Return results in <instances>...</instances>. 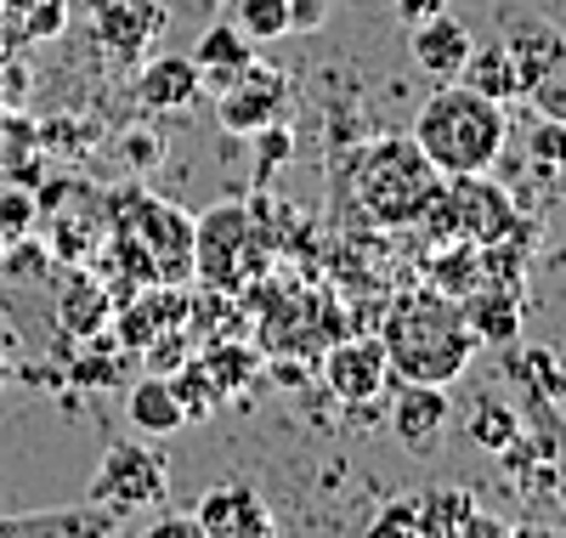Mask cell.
<instances>
[{
	"label": "cell",
	"mask_w": 566,
	"mask_h": 538,
	"mask_svg": "<svg viewBox=\"0 0 566 538\" xmlns=\"http://www.w3.org/2000/svg\"><path fill=\"white\" fill-rule=\"evenodd\" d=\"M413 142L442 176H482L499 165L504 142H510V108L482 96L476 85L448 80L413 114Z\"/></svg>",
	"instance_id": "cell-2"
},
{
	"label": "cell",
	"mask_w": 566,
	"mask_h": 538,
	"mask_svg": "<svg viewBox=\"0 0 566 538\" xmlns=\"http://www.w3.org/2000/svg\"><path fill=\"white\" fill-rule=\"evenodd\" d=\"M119 154H125L130 170H159V165H165V136L142 125V131H130V136L119 142Z\"/></svg>",
	"instance_id": "cell-30"
},
{
	"label": "cell",
	"mask_w": 566,
	"mask_h": 538,
	"mask_svg": "<svg viewBox=\"0 0 566 538\" xmlns=\"http://www.w3.org/2000/svg\"><path fill=\"white\" fill-rule=\"evenodd\" d=\"M464 85H476L482 96H493V103H522L527 96V80H522V63H515V45L510 40H493V45H470V63H464V74H459Z\"/></svg>",
	"instance_id": "cell-19"
},
{
	"label": "cell",
	"mask_w": 566,
	"mask_h": 538,
	"mask_svg": "<svg viewBox=\"0 0 566 538\" xmlns=\"http://www.w3.org/2000/svg\"><path fill=\"white\" fill-rule=\"evenodd\" d=\"M148 538H205V532H199L193 516H165V521L148 527Z\"/></svg>",
	"instance_id": "cell-35"
},
{
	"label": "cell",
	"mask_w": 566,
	"mask_h": 538,
	"mask_svg": "<svg viewBox=\"0 0 566 538\" xmlns=\"http://www.w3.org/2000/svg\"><path fill=\"white\" fill-rule=\"evenodd\" d=\"M510 532V521H499V516H482V505H476V516L464 521V532L459 538H504Z\"/></svg>",
	"instance_id": "cell-36"
},
{
	"label": "cell",
	"mask_w": 566,
	"mask_h": 538,
	"mask_svg": "<svg viewBox=\"0 0 566 538\" xmlns=\"http://www.w3.org/2000/svg\"><path fill=\"white\" fill-rule=\"evenodd\" d=\"M283 108H290V74L266 69L261 58H255L239 80H232V85H221V91H216L221 131H232V136H255L261 125L283 120Z\"/></svg>",
	"instance_id": "cell-11"
},
{
	"label": "cell",
	"mask_w": 566,
	"mask_h": 538,
	"mask_svg": "<svg viewBox=\"0 0 566 538\" xmlns=\"http://www.w3.org/2000/svg\"><path fill=\"white\" fill-rule=\"evenodd\" d=\"M119 256L136 261L142 283H187L193 278V216L154 199V193H125L119 199Z\"/></svg>",
	"instance_id": "cell-4"
},
{
	"label": "cell",
	"mask_w": 566,
	"mask_h": 538,
	"mask_svg": "<svg viewBox=\"0 0 566 538\" xmlns=\"http://www.w3.org/2000/svg\"><path fill=\"white\" fill-rule=\"evenodd\" d=\"M504 40L515 45V63H522L527 103L544 120L566 125V34L549 29V23H515Z\"/></svg>",
	"instance_id": "cell-9"
},
{
	"label": "cell",
	"mask_w": 566,
	"mask_h": 538,
	"mask_svg": "<svg viewBox=\"0 0 566 538\" xmlns=\"http://www.w3.org/2000/svg\"><path fill=\"white\" fill-rule=\"evenodd\" d=\"M323 385L335 391L346 408H368L391 391V363H386V346L380 334H352V340H335L323 352Z\"/></svg>",
	"instance_id": "cell-10"
},
{
	"label": "cell",
	"mask_w": 566,
	"mask_h": 538,
	"mask_svg": "<svg viewBox=\"0 0 566 538\" xmlns=\"http://www.w3.org/2000/svg\"><path fill=\"white\" fill-rule=\"evenodd\" d=\"M522 221L515 216V199L482 176H442V193L431 216H424V227H431L437 238H464V244H499L510 238V227Z\"/></svg>",
	"instance_id": "cell-6"
},
{
	"label": "cell",
	"mask_w": 566,
	"mask_h": 538,
	"mask_svg": "<svg viewBox=\"0 0 566 538\" xmlns=\"http://www.w3.org/2000/svg\"><path fill=\"white\" fill-rule=\"evenodd\" d=\"M34 136H40V154H80L97 142V125H85L74 114H52V120L34 125Z\"/></svg>",
	"instance_id": "cell-26"
},
{
	"label": "cell",
	"mask_w": 566,
	"mask_h": 538,
	"mask_svg": "<svg viewBox=\"0 0 566 538\" xmlns=\"http://www.w3.org/2000/svg\"><path fill=\"white\" fill-rule=\"evenodd\" d=\"M397 7V18L413 29V23H424V18H437V12H448V0H391Z\"/></svg>",
	"instance_id": "cell-34"
},
{
	"label": "cell",
	"mask_w": 566,
	"mask_h": 538,
	"mask_svg": "<svg viewBox=\"0 0 566 538\" xmlns=\"http://www.w3.org/2000/svg\"><path fill=\"white\" fill-rule=\"evenodd\" d=\"M125 521L103 505H91L85 510H52V516H0V532H119Z\"/></svg>",
	"instance_id": "cell-22"
},
{
	"label": "cell",
	"mask_w": 566,
	"mask_h": 538,
	"mask_svg": "<svg viewBox=\"0 0 566 538\" xmlns=\"http://www.w3.org/2000/svg\"><path fill=\"white\" fill-rule=\"evenodd\" d=\"M232 23H239L255 45L290 34V0H232Z\"/></svg>",
	"instance_id": "cell-25"
},
{
	"label": "cell",
	"mask_w": 566,
	"mask_h": 538,
	"mask_svg": "<svg viewBox=\"0 0 566 538\" xmlns=\"http://www.w3.org/2000/svg\"><path fill=\"white\" fill-rule=\"evenodd\" d=\"M0 114H7V108H0Z\"/></svg>",
	"instance_id": "cell-41"
},
{
	"label": "cell",
	"mask_w": 566,
	"mask_h": 538,
	"mask_svg": "<svg viewBox=\"0 0 566 538\" xmlns=\"http://www.w3.org/2000/svg\"><path fill=\"white\" fill-rule=\"evenodd\" d=\"M476 516V494L470 487H419V494H397L380 516L368 521V532H419V538H459L464 521Z\"/></svg>",
	"instance_id": "cell-8"
},
{
	"label": "cell",
	"mask_w": 566,
	"mask_h": 538,
	"mask_svg": "<svg viewBox=\"0 0 566 538\" xmlns=\"http://www.w3.org/2000/svg\"><path fill=\"white\" fill-rule=\"evenodd\" d=\"M91 505L114 510L119 521H130L136 510H159L170 499V459L148 443H108V454L97 459V476L85 487Z\"/></svg>",
	"instance_id": "cell-5"
},
{
	"label": "cell",
	"mask_w": 566,
	"mask_h": 538,
	"mask_svg": "<svg viewBox=\"0 0 566 538\" xmlns=\"http://www.w3.org/2000/svg\"><path fill=\"white\" fill-rule=\"evenodd\" d=\"M7 244H12V238H7V232H0V261H7Z\"/></svg>",
	"instance_id": "cell-38"
},
{
	"label": "cell",
	"mask_w": 566,
	"mask_h": 538,
	"mask_svg": "<svg viewBox=\"0 0 566 538\" xmlns=\"http://www.w3.org/2000/svg\"><path fill=\"white\" fill-rule=\"evenodd\" d=\"M255 52L261 45L232 23V18H221V23H210L205 34H199V45H193V63H199V80L210 85V91H221V85H232L250 63H255Z\"/></svg>",
	"instance_id": "cell-16"
},
{
	"label": "cell",
	"mask_w": 566,
	"mask_h": 538,
	"mask_svg": "<svg viewBox=\"0 0 566 538\" xmlns=\"http://www.w3.org/2000/svg\"><path fill=\"white\" fill-rule=\"evenodd\" d=\"M482 278H488L482 272V244L448 238V250L431 256V289H442V296H453V301H464Z\"/></svg>",
	"instance_id": "cell-21"
},
{
	"label": "cell",
	"mask_w": 566,
	"mask_h": 538,
	"mask_svg": "<svg viewBox=\"0 0 566 538\" xmlns=\"http://www.w3.org/2000/svg\"><path fill=\"white\" fill-rule=\"evenodd\" d=\"M391 431L408 454H437V443L453 425V397L448 385H419V380H391Z\"/></svg>",
	"instance_id": "cell-13"
},
{
	"label": "cell",
	"mask_w": 566,
	"mask_h": 538,
	"mask_svg": "<svg viewBox=\"0 0 566 538\" xmlns=\"http://www.w3.org/2000/svg\"><path fill=\"white\" fill-rule=\"evenodd\" d=\"M0 516H7V510H0Z\"/></svg>",
	"instance_id": "cell-40"
},
{
	"label": "cell",
	"mask_w": 566,
	"mask_h": 538,
	"mask_svg": "<svg viewBox=\"0 0 566 538\" xmlns=\"http://www.w3.org/2000/svg\"><path fill=\"white\" fill-rule=\"evenodd\" d=\"M0 7H29V0H0Z\"/></svg>",
	"instance_id": "cell-39"
},
{
	"label": "cell",
	"mask_w": 566,
	"mask_h": 538,
	"mask_svg": "<svg viewBox=\"0 0 566 538\" xmlns=\"http://www.w3.org/2000/svg\"><path fill=\"white\" fill-rule=\"evenodd\" d=\"M193 272L232 296L244 278L261 272V244H255V216L244 205H216L210 216L193 221Z\"/></svg>",
	"instance_id": "cell-7"
},
{
	"label": "cell",
	"mask_w": 566,
	"mask_h": 538,
	"mask_svg": "<svg viewBox=\"0 0 566 538\" xmlns=\"http://www.w3.org/2000/svg\"><path fill=\"white\" fill-rule=\"evenodd\" d=\"M323 18H328V0H290V29L312 34V29H323Z\"/></svg>",
	"instance_id": "cell-33"
},
{
	"label": "cell",
	"mask_w": 566,
	"mask_h": 538,
	"mask_svg": "<svg viewBox=\"0 0 566 538\" xmlns=\"http://www.w3.org/2000/svg\"><path fill=\"white\" fill-rule=\"evenodd\" d=\"M7 374H12V363H7V358H0V385H7Z\"/></svg>",
	"instance_id": "cell-37"
},
{
	"label": "cell",
	"mask_w": 566,
	"mask_h": 538,
	"mask_svg": "<svg viewBox=\"0 0 566 538\" xmlns=\"http://www.w3.org/2000/svg\"><path fill=\"white\" fill-rule=\"evenodd\" d=\"M380 346H386L391 380L453 385L470 369V358H476V329L464 318V301L424 283V289H408V296L386 312Z\"/></svg>",
	"instance_id": "cell-1"
},
{
	"label": "cell",
	"mask_w": 566,
	"mask_h": 538,
	"mask_svg": "<svg viewBox=\"0 0 566 538\" xmlns=\"http://www.w3.org/2000/svg\"><path fill=\"white\" fill-rule=\"evenodd\" d=\"M205 91L199 63L193 58H154L148 69L136 74V108L142 114H176Z\"/></svg>",
	"instance_id": "cell-17"
},
{
	"label": "cell",
	"mask_w": 566,
	"mask_h": 538,
	"mask_svg": "<svg viewBox=\"0 0 566 538\" xmlns=\"http://www.w3.org/2000/svg\"><path fill=\"white\" fill-rule=\"evenodd\" d=\"M193 521H199L205 538H272V527H277L266 494L250 487V482L210 487V494L199 499V510H193Z\"/></svg>",
	"instance_id": "cell-14"
},
{
	"label": "cell",
	"mask_w": 566,
	"mask_h": 538,
	"mask_svg": "<svg viewBox=\"0 0 566 538\" xmlns=\"http://www.w3.org/2000/svg\"><path fill=\"white\" fill-rule=\"evenodd\" d=\"M108 318H114V301H108V289L91 278V272H74L69 283H63V301H57V323L69 329V334H80V340H91V334H103L108 329Z\"/></svg>",
	"instance_id": "cell-20"
},
{
	"label": "cell",
	"mask_w": 566,
	"mask_h": 538,
	"mask_svg": "<svg viewBox=\"0 0 566 538\" xmlns=\"http://www.w3.org/2000/svg\"><path fill=\"white\" fill-rule=\"evenodd\" d=\"M442 193V170L413 136H374L357 154V205L380 227H419Z\"/></svg>",
	"instance_id": "cell-3"
},
{
	"label": "cell",
	"mask_w": 566,
	"mask_h": 538,
	"mask_svg": "<svg viewBox=\"0 0 566 538\" xmlns=\"http://www.w3.org/2000/svg\"><path fill=\"white\" fill-rule=\"evenodd\" d=\"M85 12H91V29H97L103 40V52L114 63H136V58H148V45L165 34V7L159 0H85Z\"/></svg>",
	"instance_id": "cell-12"
},
{
	"label": "cell",
	"mask_w": 566,
	"mask_h": 538,
	"mask_svg": "<svg viewBox=\"0 0 566 538\" xmlns=\"http://www.w3.org/2000/svg\"><path fill=\"white\" fill-rule=\"evenodd\" d=\"M255 142H261V176H266V170H277L283 159H290V154H295V131H290V125H283V120H272V125H261V131H255Z\"/></svg>",
	"instance_id": "cell-32"
},
{
	"label": "cell",
	"mask_w": 566,
	"mask_h": 538,
	"mask_svg": "<svg viewBox=\"0 0 566 538\" xmlns=\"http://www.w3.org/2000/svg\"><path fill=\"white\" fill-rule=\"evenodd\" d=\"M470 45H476V40H470V29H464L459 18L437 12V18L413 23L408 52H413V69H419L424 80L448 85V80H459V74H464V63H470Z\"/></svg>",
	"instance_id": "cell-15"
},
{
	"label": "cell",
	"mask_w": 566,
	"mask_h": 538,
	"mask_svg": "<svg viewBox=\"0 0 566 538\" xmlns=\"http://www.w3.org/2000/svg\"><path fill=\"white\" fill-rule=\"evenodd\" d=\"M18 40H57L63 23H69V0H29V7H18Z\"/></svg>",
	"instance_id": "cell-28"
},
{
	"label": "cell",
	"mask_w": 566,
	"mask_h": 538,
	"mask_svg": "<svg viewBox=\"0 0 566 538\" xmlns=\"http://www.w3.org/2000/svg\"><path fill=\"white\" fill-rule=\"evenodd\" d=\"M533 165L566 170V125L560 120H544L538 114V125H533Z\"/></svg>",
	"instance_id": "cell-29"
},
{
	"label": "cell",
	"mask_w": 566,
	"mask_h": 538,
	"mask_svg": "<svg viewBox=\"0 0 566 538\" xmlns=\"http://www.w3.org/2000/svg\"><path fill=\"white\" fill-rule=\"evenodd\" d=\"M205 374L216 380V391L221 397H239V391L261 374V358L250 352V346H205Z\"/></svg>",
	"instance_id": "cell-24"
},
{
	"label": "cell",
	"mask_w": 566,
	"mask_h": 538,
	"mask_svg": "<svg viewBox=\"0 0 566 538\" xmlns=\"http://www.w3.org/2000/svg\"><path fill=\"white\" fill-rule=\"evenodd\" d=\"M125 420H130L142 436H176V431L187 425V408H181V397H176V380H165L159 369H154L148 380H136V385L125 391Z\"/></svg>",
	"instance_id": "cell-18"
},
{
	"label": "cell",
	"mask_w": 566,
	"mask_h": 538,
	"mask_svg": "<svg viewBox=\"0 0 566 538\" xmlns=\"http://www.w3.org/2000/svg\"><path fill=\"white\" fill-rule=\"evenodd\" d=\"M29 85H34L29 63H23L18 52H7V45H0V108H18L23 96H29Z\"/></svg>",
	"instance_id": "cell-31"
},
{
	"label": "cell",
	"mask_w": 566,
	"mask_h": 538,
	"mask_svg": "<svg viewBox=\"0 0 566 538\" xmlns=\"http://www.w3.org/2000/svg\"><path fill=\"white\" fill-rule=\"evenodd\" d=\"M464 431H470V443H476V448H488V454H504V448L515 443V436H522V414H515L510 403H499V397H482Z\"/></svg>",
	"instance_id": "cell-23"
},
{
	"label": "cell",
	"mask_w": 566,
	"mask_h": 538,
	"mask_svg": "<svg viewBox=\"0 0 566 538\" xmlns=\"http://www.w3.org/2000/svg\"><path fill=\"white\" fill-rule=\"evenodd\" d=\"M34 221H40V199L29 193V182H7L0 187V232L7 238H23V232H34Z\"/></svg>",
	"instance_id": "cell-27"
}]
</instances>
